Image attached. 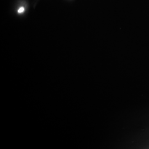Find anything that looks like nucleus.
<instances>
[{"instance_id": "f257e3e1", "label": "nucleus", "mask_w": 149, "mask_h": 149, "mask_svg": "<svg viewBox=\"0 0 149 149\" xmlns=\"http://www.w3.org/2000/svg\"><path fill=\"white\" fill-rule=\"evenodd\" d=\"M24 11V7H21L19 10H18V12L19 13H21L22 12H23Z\"/></svg>"}]
</instances>
